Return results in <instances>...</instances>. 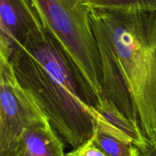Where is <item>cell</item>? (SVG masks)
Returning <instances> with one entry per match:
<instances>
[{
	"label": "cell",
	"instance_id": "8",
	"mask_svg": "<svg viewBox=\"0 0 156 156\" xmlns=\"http://www.w3.org/2000/svg\"><path fill=\"white\" fill-rule=\"evenodd\" d=\"M91 140L107 156H136L138 149L95 123Z\"/></svg>",
	"mask_w": 156,
	"mask_h": 156
},
{
	"label": "cell",
	"instance_id": "9",
	"mask_svg": "<svg viewBox=\"0 0 156 156\" xmlns=\"http://www.w3.org/2000/svg\"><path fill=\"white\" fill-rule=\"evenodd\" d=\"M66 156H107L94 144L91 139L83 144L73 149L71 152L66 154Z\"/></svg>",
	"mask_w": 156,
	"mask_h": 156
},
{
	"label": "cell",
	"instance_id": "5",
	"mask_svg": "<svg viewBox=\"0 0 156 156\" xmlns=\"http://www.w3.org/2000/svg\"><path fill=\"white\" fill-rule=\"evenodd\" d=\"M40 21L30 0H0V57L10 59L15 46Z\"/></svg>",
	"mask_w": 156,
	"mask_h": 156
},
{
	"label": "cell",
	"instance_id": "2",
	"mask_svg": "<svg viewBox=\"0 0 156 156\" xmlns=\"http://www.w3.org/2000/svg\"><path fill=\"white\" fill-rule=\"evenodd\" d=\"M9 61L18 82L34 96L64 143L75 149L91 138L97 111L41 21L15 46Z\"/></svg>",
	"mask_w": 156,
	"mask_h": 156
},
{
	"label": "cell",
	"instance_id": "10",
	"mask_svg": "<svg viewBox=\"0 0 156 156\" xmlns=\"http://www.w3.org/2000/svg\"><path fill=\"white\" fill-rule=\"evenodd\" d=\"M136 156H156V143L148 144L142 149H138Z\"/></svg>",
	"mask_w": 156,
	"mask_h": 156
},
{
	"label": "cell",
	"instance_id": "6",
	"mask_svg": "<svg viewBox=\"0 0 156 156\" xmlns=\"http://www.w3.org/2000/svg\"><path fill=\"white\" fill-rule=\"evenodd\" d=\"M3 156H66L64 142L47 118L27 128L15 147Z\"/></svg>",
	"mask_w": 156,
	"mask_h": 156
},
{
	"label": "cell",
	"instance_id": "7",
	"mask_svg": "<svg viewBox=\"0 0 156 156\" xmlns=\"http://www.w3.org/2000/svg\"><path fill=\"white\" fill-rule=\"evenodd\" d=\"M98 112L95 123L103 126L127 143L142 149L148 145L147 140L136 123L122 114L113 103L105 97L94 107Z\"/></svg>",
	"mask_w": 156,
	"mask_h": 156
},
{
	"label": "cell",
	"instance_id": "4",
	"mask_svg": "<svg viewBox=\"0 0 156 156\" xmlns=\"http://www.w3.org/2000/svg\"><path fill=\"white\" fill-rule=\"evenodd\" d=\"M47 118L34 96L18 82L9 59L0 57V156L15 147L27 128Z\"/></svg>",
	"mask_w": 156,
	"mask_h": 156
},
{
	"label": "cell",
	"instance_id": "1",
	"mask_svg": "<svg viewBox=\"0 0 156 156\" xmlns=\"http://www.w3.org/2000/svg\"><path fill=\"white\" fill-rule=\"evenodd\" d=\"M103 97L156 143V11L90 8Z\"/></svg>",
	"mask_w": 156,
	"mask_h": 156
},
{
	"label": "cell",
	"instance_id": "3",
	"mask_svg": "<svg viewBox=\"0 0 156 156\" xmlns=\"http://www.w3.org/2000/svg\"><path fill=\"white\" fill-rule=\"evenodd\" d=\"M42 24L55 38L75 71L89 76L98 70L100 56L88 0H30Z\"/></svg>",
	"mask_w": 156,
	"mask_h": 156
}]
</instances>
